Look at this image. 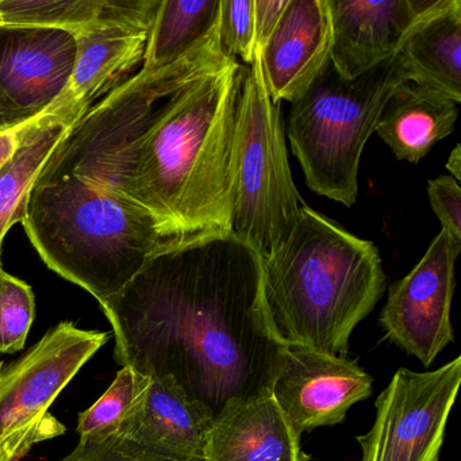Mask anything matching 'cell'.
I'll return each instance as SVG.
<instances>
[{"instance_id": "1", "label": "cell", "mask_w": 461, "mask_h": 461, "mask_svg": "<svg viewBox=\"0 0 461 461\" xmlns=\"http://www.w3.org/2000/svg\"><path fill=\"white\" fill-rule=\"evenodd\" d=\"M101 304L114 355L149 379L168 377L215 415L271 385L275 339L258 250L231 233L169 242Z\"/></svg>"}, {"instance_id": "2", "label": "cell", "mask_w": 461, "mask_h": 461, "mask_svg": "<svg viewBox=\"0 0 461 461\" xmlns=\"http://www.w3.org/2000/svg\"><path fill=\"white\" fill-rule=\"evenodd\" d=\"M244 67L231 60L180 91L137 147L125 198L150 212L168 239L230 233Z\"/></svg>"}, {"instance_id": "3", "label": "cell", "mask_w": 461, "mask_h": 461, "mask_svg": "<svg viewBox=\"0 0 461 461\" xmlns=\"http://www.w3.org/2000/svg\"><path fill=\"white\" fill-rule=\"evenodd\" d=\"M267 315L282 345L347 357L356 326L385 291L382 258L304 204L287 239L261 256Z\"/></svg>"}, {"instance_id": "4", "label": "cell", "mask_w": 461, "mask_h": 461, "mask_svg": "<svg viewBox=\"0 0 461 461\" xmlns=\"http://www.w3.org/2000/svg\"><path fill=\"white\" fill-rule=\"evenodd\" d=\"M23 228L42 260L99 303L120 294L166 237L147 210L77 177L36 183Z\"/></svg>"}, {"instance_id": "5", "label": "cell", "mask_w": 461, "mask_h": 461, "mask_svg": "<svg viewBox=\"0 0 461 461\" xmlns=\"http://www.w3.org/2000/svg\"><path fill=\"white\" fill-rule=\"evenodd\" d=\"M231 60L221 45L217 23L203 41L171 66L140 69L69 126L36 183L72 176L125 199L141 140L180 91Z\"/></svg>"}, {"instance_id": "6", "label": "cell", "mask_w": 461, "mask_h": 461, "mask_svg": "<svg viewBox=\"0 0 461 461\" xmlns=\"http://www.w3.org/2000/svg\"><path fill=\"white\" fill-rule=\"evenodd\" d=\"M409 82L396 53L355 80L331 64L291 104L287 131L291 150L307 187L350 207L358 195L361 153L393 91Z\"/></svg>"}, {"instance_id": "7", "label": "cell", "mask_w": 461, "mask_h": 461, "mask_svg": "<svg viewBox=\"0 0 461 461\" xmlns=\"http://www.w3.org/2000/svg\"><path fill=\"white\" fill-rule=\"evenodd\" d=\"M304 206L288 163L280 104H274L260 53L244 67L231 153L230 233L260 256L287 239Z\"/></svg>"}, {"instance_id": "8", "label": "cell", "mask_w": 461, "mask_h": 461, "mask_svg": "<svg viewBox=\"0 0 461 461\" xmlns=\"http://www.w3.org/2000/svg\"><path fill=\"white\" fill-rule=\"evenodd\" d=\"M109 339L63 321L20 360L0 368V455L18 461L32 445L66 431L50 407Z\"/></svg>"}, {"instance_id": "9", "label": "cell", "mask_w": 461, "mask_h": 461, "mask_svg": "<svg viewBox=\"0 0 461 461\" xmlns=\"http://www.w3.org/2000/svg\"><path fill=\"white\" fill-rule=\"evenodd\" d=\"M460 382V356L434 371L399 368L377 396L371 430L357 437L360 461H438Z\"/></svg>"}, {"instance_id": "10", "label": "cell", "mask_w": 461, "mask_h": 461, "mask_svg": "<svg viewBox=\"0 0 461 461\" xmlns=\"http://www.w3.org/2000/svg\"><path fill=\"white\" fill-rule=\"evenodd\" d=\"M158 5L160 0H109L93 23L77 32V61L68 87L44 114L72 126L126 82L144 61Z\"/></svg>"}, {"instance_id": "11", "label": "cell", "mask_w": 461, "mask_h": 461, "mask_svg": "<svg viewBox=\"0 0 461 461\" xmlns=\"http://www.w3.org/2000/svg\"><path fill=\"white\" fill-rule=\"evenodd\" d=\"M460 252L461 245L441 229L412 271L388 288L380 312L379 322L387 339L426 368L455 339L450 307Z\"/></svg>"}, {"instance_id": "12", "label": "cell", "mask_w": 461, "mask_h": 461, "mask_svg": "<svg viewBox=\"0 0 461 461\" xmlns=\"http://www.w3.org/2000/svg\"><path fill=\"white\" fill-rule=\"evenodd\" d=\"M374 379L356 361L298 345H283L271 391L296 433L334 426L369 398Z\"/></svg>"}, {"instance_id": "13", "label": "cell", "mask_w": 461, "mask_h": 461, "mask_svg": "<svg viewBox=\"0 0 461 461\" xmlns=\"http://www.w3.org/2000/svg\"><path fill=\"white\" fill-rule=\"evenodd\" d=\"M77 53V32L68 29H0V95L20 125L63 96Z\"/></svg>"}, {"instance_id": "14", "label": "cell", "mask_w": 461, "mask_h": 461, "mask_svg": "<svg viewBox=\"0 0 461 461\" xmlns=\"http://www.w3.org/2000/svg\"><path fill=\"white\" fill-rule=\"evenodd\" d=\"M334 71L355 80L393 58L431 0H326Z\"/></svg>"}, {"instance_id": "15", "label": "cell", "mask_w": 461, "mask_h": 461, "mask_svg": "<svg viewBox=\"0 0 461 461\" xmlns=\"http://www.w3.org/2000/svg\"><path fill=\"white\" fill-rule=\"evenodd\" d=\"M214 414L168 377L150 379L118 436L161 461H206Z\"/></svg>"}, {"instance_id": "16", "label": "cell", "mask_w": 461, "mask_h": 461, "mask_svg": "<svg viewBox=\"0 0 461 461\" xmlns=\"http://www.w3.org/2000/svg\"><path fill=\"white\" fill-rule=\"evenodd\" d=\"M330 55L326 0H288L272 36L260 53L267 91L274 104L301 98Z\"/></svg>"}, {"instance_id": "17", "label": "cell", "mask_w": 461, "mask_h": 461, "mask_svg": "<svg viewBox=\"0 0 461 461\" xmlns=\"http://www.w3.org/2000/svg\"><path fill=\"white\" fill-rule=\"evenodd\" d=\"M271 391L230 399L214 417L206 461H309Z\"/></svg>"}, {"instance_id": "18", "label": "cell", "mask_w": 461, "mask_h": 461, "mask_svg": "<svg viewBox=\"0 0 461 461\" xmlns=\"http://www.w3.org/2000/svg\"><path fill=\"white\" fill-rule=\"evenodd\" d=\"M409 82L461 104V0H431L398 52Z\"/></svg>"}, {"instance_id": "19", "label": "cell", "mask_w": 461, "mask_h": 461, "mask_svg": "<svg viewBox=\"0 0 461 461\" xmlns=\"http://www.w3.org/2000/svg\"><path fill=\"white\" fill-rule=\"evenodd\" d=\"M457 117L458 104L441 91L404 82L388 99L375 131L398 160L417 164L452 134Z\"/></svg>"}, {"instance_id": "20", "label": "cell", "mask_w": 461, "mask_h": 461, "mask_svg": "<svg viewBox=\"0 0 461 461\" xmlns=\"http://www.w3.org/2000/svg\"><path fill=\"white\" fill-rule=\"evenodd\" d=\"M68 128L53 114L31 121L20 147L0 168V249L10 229L25 218L32 188Z\"/></svg>"}, {"instance_id": "21", "label": "cell", "mask_w": 461, "mask_h": 461, "mask_svg": "<svg viewBox=\"0 0 461 461\" xmlns=\"http://www.w3.org/2000/svg\"><path fill=\"white\" fill-rule=\"evenodd\" d=\"M221 0H160L141 69L171 66L203 41L220 17Z\"/></svg>"}, {"instance_id": "22", "label": "cell", "mask_w": 461, "mask_h": 461, "mask_svg": "<svg viewBox=\"0 0 461 461\" xmlns=\"http://www.w3.org/2000/svg\"><path fill=\"white\" fill-rule=\"evenodd\" d=\"M109 0H0V29L63 28L79 32L93 23Z\"/></svg>"}, {"instance_id": "23", "label": "cell", "mask_w": 461, "mask_h": 461, "mask_svg": "<svg viewBox=\"0 0 461 461\" xmlns=\"http://www.w3.org/2000/svg\"><path fill=\"white\" fill-rule=\"evenodd\" d=\"M149 380L131 366H121L106 393L79 415L77 433L80 438H102L117 434L121 423Z\"/></svg>"}, {"instance_id": "24", "label": "cell", "mask_w": 461, "mask_h": 461, "mask_svg": "<svg viewBox=\"0 0 461 461\" xmlns=\"http://www.w3.org/2000/svg\"><path fill=\"white\" fill-rule=\"evenodd\" d=\"M34 312L31 285L0 269V353L23 349Z\"/></svg>"}, {"instance_id": "25", "label": "cell", "mask_w": 461, "mask_h": 461, "mask_svg": "<svg viewBox=\"0 0 461 461\" xmlns=\"http://www.w3.org/2000/svg\"><path fill=\"white\" fill-rule=\"evenodd\" d=\"M218 32L226 55L249 67L256 56L253 0H221Z\"/></svg>"}, {"instance_id": "26", "label": "cell", "mask_w": 461, "mask_h": 461, "mask_svg": "<svg viewBox=\"0 0 461 461\" xmlns=\"http://www.w3.org/2000/svg\"><path fill=\"white\" fill-rule=\"evenodd\" d=\"M60 461H161L142 452L118 434L102 438H80L69 455Z\"/></svg>"}, {"instance_id": "27", "label": "cell", "mask_w": 461, "mask_h": 461, "mask_svg": "<svg viewBox=\"0 0 461 461\" xmlns=\"http://www.w3.org/2000/svg\"><path fill=\"white\" fill-rule=\"evenodd\" d=\"M429 201L434 214L442 225V230L461 245V188L450 175H442L429 180Z\"/></svg>"}, {"instance_id": "28", "label": "cell", "mask_w": 461, "mask_h": 461, "mask_svg": "<svg viewBox=\"0 0 461 461\" xmlns=\"http://www.w3.org/2000/svg\"><path fill=\"white\" fill-rule=\"evenodd\" d=\"M255 5V37L256 52L261 50L268 42L282 18L288 0H253Z\"/></svg>"}, {"instance_id": "29", "label": "cell", "mask_w": 461, "mask_h": 461, "mask_svg": "<svg viewBox=\"0 0 461 461\" xmlns=\"http://www.w3.org/2000/svg\"><path fill=\"white\" fill-rule=\"evenodd\" d=\"M26 128H28V123L18 126V128L9 129V131H0V168L13 158L15 150L20 147L21 141L25 136Z\"/></svg>"}, {"instance_id": "30", "label": "cell", "mask_w": 461, "mask_h": 461, "mask_svg": "<svg viewBox=\"0 0 461 461\" xmlns=\"http://www.w3.org/2000/svg\"><path fill=\"white\" fill-rule=\"evenodd\" d=\"M18 126L23 125L18 123L13 113L10 112L6 102H5V99L0 95V131H9V129L18 128Z\"/></svg>"}, {"instance_id": "31", "label": "cell", "mask_w": 461, "mask_h": 461, "mask_svg": "<svg viewBox=\"0 0 461 461\" xmlns=\"http://www.w3.org/2000/svg\"><path fill=\"white\" fill-rule=\"evenodd\" d=\"M447 169L450 172V176L460 183L461 180V147L456 145L455 149L450 152L449 158H447Z\"/></svg>"}, {"instance_id": "32", "label": "cell", "mask_w": 461, "mask_h": 461, "mask_svg": "<svg viewBox=\"0 0 461 461\" xmlns=\"http://www.w3.org/2000/svg\"><path fill=\"white\" fill-rule=\"evenodd\" d=\"M0 461H12V460H9V458H7L6 456L0 455Z\"/></svg>"}, {"instance_id": "33", "label": "cell", "mask_w": 461, "mask_h": 461, "mask_svg": "<svg viewBox=\"0 0 461 461\" xmlns=\"http://www.w3.org/2000/svg\"><path fill=\"white\" fill-rule=\"evenodd\" d=\"M2 366H4V363H0V368H2Z\"/></svg>"}, {"instance_id": "34", "label": "cell", "mask_w": 461, "mask_h": 461, "mask_svg": "<svg viewBox=\"0 0 461 461\" xmlns=\"http://www.w3.org/2000/svg\"><path fill=\"white\" fill-rule=\"evenodd\" d=\"M0 269H2V261H0Z\"/></svg>"}]
</instances>
